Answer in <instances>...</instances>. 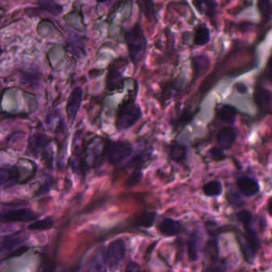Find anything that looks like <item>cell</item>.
Instances as JSON below:
<instances>
[{"label":"cell","instance_id":"10","mask_svg":"<svg viewBox=\"0 0 272 272\" xmlns=\"http://www.w3.org/2000/svg\"><path fill=\"white\" fill-rule=\"evenodd\" d=\"M82 98H83V89L80 86L75 88L68 98L66 105V113L68 122L70 125H73L76 119L78 113L82 105Z\"/></svg>","mask_w":272,"mask_h":272},{"label":"cell","instance_id":"6","mask_svg":"<svg viewBox=\"0 0 272 272\" xmlns=\"http://www.w3.org/2000/svg\"><path fill=\"white\" fill-rule=\"evenodd\" d=\"M244 228L245 232L240 234L237 239L244 258L247 262H251L260 248V240L251 225H245Z\"/></svg>","mask_w":272,"mask_h":272},{"label":"cell","instance_id":"12","mask_svg":"<svg viewBox=\"0 0 272 272\" xmlns=\"http://www.w3.org/2000/svg\"><path fill=\"white\" fill-rule=\"evenodd\" d=\"M25 235L21 234H12V235H4L1 238V257L4 258L5 256H12L14 251L20 248L23 243L26 241Z\"/></svg>","mask_w":272,"mask_h":272},{"label":"cell","instance_id":"15","mask_svg":"<svg viewBox=\"0 0 272 272\" xmlns=\"http://www.w3.org/2000/svg\"><path fill=\"white\" fill-rule=\"evenodd\" d=\"M237 131L233 127H224L217 134V142L223 149L229 150L235 143Z\"/></svg>","mask_w":272,"mask_h":272},{"label":"cell","instance_id":"34","mask_svg":"<svg viewBox=\"0 0 272 272\" xmlns=\"http://www.w3.org/2000/svg\"><path fill=\"white\" fill-rule=\"evenodd\" d=\"M155 218H156V213L154 212H147V213L142 214L140 218V225L146 227V228H150L154 223Z\"/></svg>","mask_w":272,"mask_h":272},{"label":"cell","instance_id":"39","mask_svg":"<svg viewBox=\"0 0 272 272\" xmlns=\"http://www.w3.org/2000/svg\"><path fill=\"white\" fill-rule=\"evenodd\" d=\"M235 89H237V90L238 91L240 94H241V95H244V94H246V93L247 92V85L244 83H240V82L237 83V85H235Z\"/></svg>","mask_w":272,"mask_h":272},{"label":"cell","instance_id":"35","mask_svg":"<svg viewBox=\"0 0 272 272\" xmlns=\"http://www.w3.org/2000/svg\"><path fill=\"white\" fill-rule=\"evenodd\" d=\"M237 218H238V221L244 226H245V225H251L253 219L252 214L249 211H247V210H243L241 212H239L237 214Z\"/></svg>","mask_w":272,"mask_h":272},{"label":"cell","instance_id":"28","mask_svg":"<svg viewBox=\"0 0 272 272\" xmlns=\"http://www.w3.org/2000/svg\"><path fill=\"white\" fill-rule=\"evenodd\" d=\"M53 226V220L50 217H47L43 220L34 221L29 224L28 229L33 230V231H46V230L51 229Z\"/></svg>","mask_w":272,"mask_h":272},{"label":"cell","instance_id":"30","mask_svg":"<svg viewBox=\"0 0 272 272\" xmlns=\"http://www.w3.org/2000/svg\"><path fill=\"white\" fill-rule=\"evenodd\" d=\"M188 253L189 258L192 261H196L198 259V234L193 232L191 235L188 243Z\"/></svg>","mask_w":272,"mask_h":272},{"label":"cell","instance_id":"26","mask_svg":"<svg viewBox=\"0 0 272 272\" xmlns=\"http://www.w3.org/2000/svg\"><path fill=\"white\" fill-rule=\"evenodd\" d=\"M186 156V149L182 144L175 143L171 146L169 150V157L176 162H182L185 160Z\"/></svg>","mask_w":272,"mask_h":272},{"label":"cell","instance_id":"3","mask_svg":"<svg viewBox=\"0 0 272 272\" xmlns=\"http://www.w3.org/2000/svg\"><path fill=\"white\" fill-rule=\"evenodd\" d=\"M128 59L118 57L108 64L105 76V89L110 94L120 93L125 87L126 78L124 77L125 69L129 66Z\"/></svg>","mask_w":272,"mask_h":272},{"label":"cell","instance_id":"11","mask_svg":"<svg viewBox=\"0 0 272 272\" xmlns=\"http://www.w3.org/2000/svg\"><path fill=\"white\" fill-rule=\"evenodd\" d=\"M65 23L68 27H71L79 32H85V27L84 23V15L80 2H75L72 10L63 17Z\"/></svg>","mask_w":272,"mask_h":272},{"label":"cell","instance_id":"33","mask_svg":"<svg viewBox=\"0 0 272 272\" xmlns=\"http://www.w3.org/2000/svg\"><path fill=\"white\" fill-rule=\"evenodd\" d=\"M258 6L263 16L267 19L272 18V4L270 1H260Z\"/></svg>","mask_w":272,"mask_h":272},{"label":"cell","instance_id":"17","mask_svg":"<svg viewBox=\"0 0 272 272\" xmlns=\"http://www.w3.org/2000/svg\"><path fill=\"white\" fill-rule=\"evenodd\" d=\"M159 231L166 237H173L177 235L180 230V224L179 221L171 218H165L160 221L157 226Z\"/></svg>","mask_w":272,"mask_h":272},{"label":"cell","instance_id":"14","mask_svg":"<svg viewBox=\"0 0 272 272\" xmlns=\"http://www.w3.org/2000/svg\"><path fill=\"white\" fill-rule=\"evenodd\" d=\"M37 33L40 37L45 40H53L63 36L59 29L55 25V23L47 19L41 20L37 26Z\"/></svg>","mask_w":272,"mask_h":272},{"label":"cell","instance_id":"7","mask_svg":"<svg viewBox=\"0 0 272 272\" xmlns=\"http://www.w3.org/2000/svg\"><path fill=\"white\" fill-rule=\"evenodd\" d=\"M126 254V244L122 239H117L110 243L104 250L103 257L105 265L110 268H116L125 258Z\"/></svg>","mask_w":272,"mask_h":272},{"label":"cell","instance_id":"18","mask_svg":"<svg viewBox=\"0 0 272 272\" xmlns=\"http://www.w3.org/2000/svg\"><path fill=\"white\" fill-rule=\"evenodd\" d=\"M152 153L150 150H139L137 153L133 156L130 161L125 165L127 168H134L135 169H141L143 166H146L148 162L150 161Z\"/></svg>","mask_w":272,"mask_h":272},{"label":"cell","instance_id":"31","mask_svg":"<svg viewBox=\"0 0 272 272\" xmlns=\"http://www.w3.org/2000/svg\"><path fill=\"white\" fill-rule=\"evenodd\" d=\"M143 178V173L141 169H135L127 178L125 182V187L134 188L141 183Z\"/></svg>","mask_w":272,"mask_h":272},{"label":"cell","instance_id":"32","mask_svg":"<svg viewBox=\"0 0 272 272\" xmlns=\"http://www.w3.org/2000/svg\"><path fill=\"white\" fill-rule=\"evenodd\" d=\"M196 8L200 11L205 12L208 15L213 14L215 12V3L214 2H194Z\"/></svg>","mask_w":272,"mask_h":272},{"label":"cell","instance_id":"41","mask_svg":"<svg viewBox=\"0 0 272 272\" xmlns=\"http://www.w3.org/2000/svg\"><path fill=\"white\" fill-rule=\"evenodd\" d=\"M268 76H269V79H270V82H272V67L271 66H269Z\"/></svg>","mask_w":272,"mask_h":272},{"label":"cell","instance_id":"13","mask_svg":"<svg viewBox=\"0 0 272 272\" xmlns=\"http://www.w3.org/2000/svg\"><path fill=\"white\" fill-rule=\"evenodd\" d=\"M18 166H3L0 170V182L3 189L12 187L20 182L21 176Z\"/></svg>","mask_w":272,"mask_h":272},{"label":"cell","instance_id":"23","mask_svg":"<svg viewBox=\"0 0 272 272\" xmlns=\"http://www.w3.org/2000/svg\"><path fill=\"white\" fill-rule=\"evenodd\" d=\"M205 256L208 261L219 259V248L217 244L216 239H211L207 242L205 248Z\"/></svg>","mask_w":272,"mask_h":272},{"label":"cell","instance_id":"37","mask_svg":"<svg viewBox=\"0 0 272 272\" xmlns=\"http://www.w3.org/2000/svg\"><path fill=\"white\" fill-rule=\"evenodd\" d=\"M105 69H91L88 74H89L91 79H94V78L101 76L105 72Z\"/></svg>","mask_w":272,"mask_h":272},{"label":"cell","instance_id":"38","mask_svg":"<svg viewBox=\"0 0 272 272\" xmlns=\"http://www.w3.org/2000/svg\"><path fill=\"white\" fill-rule=\"evenodd\" d=\"M125 272H140V267L137 263H130L125 269Z\"/></svg>","mask_w":272,"mask_h":272},{"label":"cell","instance_id":"4","mask_svg":"<svg viewBox=\"0 0 272 272\" xmlns=\"http://www.w3.org/2000/svg\"><path fill=\"white\" fill-rule=\"evenodd\" d=\"M107 142L108 138L95 136L89 140H85V160L86 168L98 167L102 165L104 159L106 158Z\"/></svg>","mask_w":272,"mask_h":272},{"label":"cell","instance_id":"27","mask_svg":"<svg viewBox=\"0 0 272 272\" xmlns=\"http://www.w3.org/2000/svg\"><path fill=\"white\" fill-rule=\"evenodd\" d=\"M105 266L104 260H100L98 257H95L86 263L83 272H107Z\"/></svg>","mask_w":272,"mask_h":272},{"label":"cell","instance_id":"22","mask_svg":"<svg viewBox=\"0 0 272 272\" xmlns=\"http://www.w3.org/2000/svg\"><path fill=\"white\" fill-rule=\"evenodd\" d=\"M38 5L42 11L49 13L53 16H59L63 12V7L58 3L53 1H40Z\"/></svg>","mask_w":272,"mask_h":272},{"label":"cell","instance_id":"8","mask_svg":"<svg viewBox=\"0 0 272 272\" xmlns=\"http://www.w3.org/2000/svg\"><path fill=\"white\" fill-rule=\"evenodd\" d=\"M50 142L51 139L49 138L46 134L40 132L34 133L28 138L26 154L34 157H39V156L43 157L45 153L48 150Z\"/></svg>","mask_w":272,"mask_h":272},{"label":"cell","instance_id":"21","mask_svg":"<svg viewBox=\"0 0 272 272\" xmlns=\"http://www.w3.org/2000/svg\"><path fill=\"white\" fill-rule=\"evenodd\" d=\"M137 4H138L139 9L141 10V14H144L148 21L153 23L157 20L154 3L152 1H139Z\"/></svg>","mask_w":272,"mask_h":272},{"label":"cell","instance_id":"24","mask_svg":"<svg viewBox=\"0 0 272 272\" xmlns=\"http://www.w3.org/2000/svg\"><path fill=\"white\" fill-rule=\"evenodd\" d=\"M194 42L197 46H205L209 42V30L205 26L201 25L196 28Z\"/></svg>","mask_w":272,"mask_h":272},{"label":"cell","instance_id":"1","mask_svg":"<svg viewBox=\"0 0 272 272\" xmlns=\"http://www.w3.org/2000/svg\"><path fill=\"white\" fill-rule=\"evenodd\" d=\"M137 91L138 85L135 81L133 89L127 92L126 96L123 98L116 110L114 126L118 131L129 130L142 118L141 106L135 102Z\"/></svg>","mask_w":272,"mask_h":272},{"label":"cell","instance_id":"9","mask_svg":"<svg viewBox=\"0 0 272 272\" xmlns=\"http://www.w3.org/2000/svg\"><path fill=\"white\" fill-rule=\"evenodd\" d=\"M38 215L29 208L6 210L1 213L3 223L30 222L37 221Z\"/></svg>","mask_w":272,"mask_h":272},{"label":"cell","instance_id":"29","mask_svg":"<svg viewBox=\"0 0 272 272\" xmlns=\"http://www.w3.org/2000/svg\"><path fill=\"white\" fill-rule=\"evenodd\" d=\"M226 261L221 259L209 261L204 267L203 272H226Z\"/></svg>","mask_w":272,"mask_h":272},{"label":"cell","instance_id":"42","mask_svg":"<svg viewBox=\"0 0 272 272\" xmlns=\"http://www.w3.org/2000/svg\"><path fill=\"white\" fill-rule=\"evenodd\" d=\"M269 66H271L272 67V55H271V58H270V64H269Z\"/></svg>","mask_w":272,"mask_h":272},{"label":"cell","instance_id":"36","mask_svg":"<svg viewBox=\"0 0 272 272\" xmlns=\"http://www.w3.org/2000/svg\"><path fill=\"white\" fill-rule=\"evenodd\" d=\"M209 153L210 157H212V159L215 160H221L225 157L224 151L221 148L214 147L212 148L211 150L208 152Z\"/></svg>","mask_w":272,"mask_h":272},{"label":"cell","instance_id":"16","mask_svg":"<svg viewBox=\"0 0 272 272\" xmlns=\"http://www.w3.org/2000/svg\"><path fill=\"white\" fill-rule=\"evenodd\" d=\"M240 192L245 196H252L260 192V185L257 180L248 176H243L237 182Z\"/></svg>","mask_w":272,"mask_h":272},{"label":"cell","instance_id":"20","mask_svg":"<svg viewBox=\"0 0 272 272\" xmlns=\"http://www.w3.org/2000/svg\"><path fill=\"white\" fill-rule=\"evenodd\" d=\"M218 117L223 122L233 124L237 118V110L230 105H221L218 110Z\"/></svg>","mask_w":272,"mask_h":272},{"label":"cell","instance_id":"19","mask_svg":"<svg viewBox=\"0 0 272 272\" xmlns=\"http://www.w3.org/2000/svg\"><path fill=\"white\" fill-rule=\"evenodd\" d=\"M254 99L259 108L265 111L270 108L272 102V95L268 89L263 86H259L255 91Z\"/></svg>","mask_w":272,"mask_h":272},{"label":"cell","instance_id":"2","mask_svg":"<svg viewBox=\"0 0 272 272\" xmlns=\"http://www.w3.org/2000/svg\"><path fill=\"white\" fill-rule=\"evenodd\" d=\"M124 41L128 50L129 59L135 69L142 62L147 50L148 41L139 22L124 33Z\"/></svg>","mask_w":272,"mask_h":272},{"label":"cell","instance_id":"40","mask_svg":"<svg viewBox=\"0 0 272 272\" xmlns=\"http://www.w3.org/2000/svg\"><path fill=\"white\" fill-rule=\"evenodd\" d=\"M268 212L270 215L272 216V199L270 200L268 205Z\"/></svg>","mask_w":272,"mask_h":272},{"label":"cell","instance_id":"25","mask_svg":"<svg viewBox=\"0 0 272 272\" xmlns=\"http://www.w3.org/2000/svg\"><path fill=\"white\" fill-rule=\"evenodd\" d=\"M222 184L218 180H212L205 184L203 186L204 193L207 196H217L222 192Z\"/></svg>","mask_w":272,"mask_h":272},{"label":"cell","instance_id":"5","mask_svg":"<svg viewBox=\"0 0 272 272\" xmlns=\"http://www.w3.org/2000/svg\"><path fill=\"white\" fill-rule=\"evenodd\" d=\"M134 152V148L128 141H112L108 139L106 158L111 165H118L126 160Z\"/></svg>","mask_w":272,"mask_h":272}]
</instances>
